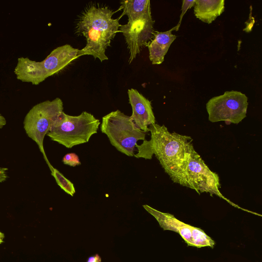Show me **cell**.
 <instances>
[{
  "label": "cell",
  "instance_id": "cell-1",
  "mask_svg": "<svg viewBox=\"0 0 262 262\" xmlns=\"http://www.w3.org/2000/svg\"><path fill=\"white\" fill-rule=\"evenodd\" d=\"M150 139L136 145L137 158L151 159L155 155L172 181L185 186L184 170L188 155L194 148L190 137L170 133L157 123L148 127Z\"/></svg>",
  "mask_w": 262,
  "mask_h": 262
},
{
  "label": "cell",
  "instance_id": "cell-2",
  "mask_svg": "<svg viewBox=\"0 0 262 262\" xmlns=\"http://www.w3.org/2000/svg\"><path fill=\"white\" fill-rule=\"evenodd\" d=\"M115 12L107 7L92 5L81 13L76 26V33L86 40L85 46L77 53V57L92 55L101 62L108 59L105 50L119 32V19H113Z\"/></svg>",
  "mask_w": 262,
  "mask_h": 262
},
{
  "label": "cell",
  "instance_id": "cell-3",
  "mask_svg": "<svg viewBox=\"0 0 262 262\" xmlns=\"http://www.w3.org/2000/svg\"><path fill=\"white\" fill-rule=\"evenodd\" d=\"M78 50L67 44L54 49L41 61L31 60L28 57H19L14 69V73L17 79L38 85L49 77L59 72L77 58Z\"/></svg>",
  "mask_w": 262,
  "mask_h": 262
},
{
  "label": "cell",
  "instance_id": "cell-4",
  "mask_svg": "<svg viewBox=\"0 0 262 262\" xmlns=\"http://www.w3.org/2000/svg\"><path fill=\"white\" fill-rule=\"evenodd\" d=\"M99 119L86 111L78 116L62 112L47 135L53 141L71 148L88 142L97 133Z\"/></svg>",
  "mask_w": 262,
  "mask_h": 262
},
{
  "label": "cell",
  "instance_id": "cell-5",
  "mask_svg": "<svg viewBox=\"0 0 262 262\" xmlns=\"http://www.w3.org/2000/svg\"><path fill=\"white\" fill-rule=\"evenodd\" d=\"M100 129L112 145L129 157L134 156L137 142L145 140L146 134L135 125L130 116L118 110L102 117Z\"/></svg>",
  "mask_w": 262,
  "mask_h": 262
},
{
  "label": "cell",
  "instance_id": "cell-6",
  "mask_svg": "<svg viewBox=\"0 0 262 262\" xmlns=\"http://www.w3.org/2000/svg\"><path fill=\"white\" fill-rule=\"evenodd\" d=\"M63 102L59 98L47 100L33 106L26 114L24 128L28 136L38 145L40 151L51 170L43 147V140L61 114L63 112Z\"/></svg>",
  "mask_w": 262,
  "mask_h": 262
},
{
  "label": "cell",
  "instance_id": "cell-7",
  "mask_svg": "<svg viewBox=\"0 0 262 262\" xmlns=\"http://www.w3.org/2000/svg\"><path fill=\"white\" fill-rule=\"evenodd\" d=\"M248 98L237 91H226L213 97L206 103L208 119L211 122L224 121L227 124H238L246 117Z\"/></svg>",
  "mask_w": 262,
  "mask_h": 262
},
{
  "label": "cell",
  "instance_id": "cell-8",
  "mask_svg": "<svg viewBox=\"0 0 262 262\" xmlns=\"http://www.w3.org/2000/svg\"><path fill=\"white\" fill-rule=\"evenodd\" d=\"M184 181L185 187L194 190L199 194L207 192L211 196L214 194L238 207L222 195L219 189L220 184L218 174L209 168L194 148L190 152L186 163Z\"/></svg>",
  "mask_w": 262,
  "mask_h": 262
},
{
  "label": "cell",
  "instance_id": "cell-9",
  "mask_svg": "<svg viewBox=\"0 0 262 262\" xmlns=\"http://www.w3.org/2000/svg\"><path fill=\"white\" fill-rule=\"evenodd\" d=\"M154 21L151 15L143 17L132 23L120 25L119 31L124 36L130 54V64L140 52L141 48L149 43L154 34Z\"/></svg>",
  "mask_w": 262,
  "mask_h": 262
},
{
  "label": "cell",
  "instance_id": "cell-10",
  "mask_svg": "<svg viewBox=\"0 0 262 262\" xmlns=\"http://www.w3.org/2000/svg\"><path fill=\"white\" fill-rule=\"evenodd\" d=\"M128 96L132 108V120L139 129L148 132L149 126L156 123L151 102L134 89L128 90Z\"/></svg>",
  "mask_w": 262,
  "mask_h": 262
},
{
  "label": "cell",
  "instance_id": "cell-11",
  "mask_svg": "<svg viewBox=\"0 0 262 262\" xmlns=\"http://www.w3.org/2000/svg\"><path fill=\"white\" fill-rule=\"evenodd\" d=\"M143 207L156 219L164 230L171 231L178 233L188 246L193 247L192 236L196 227L179 220L171 214L162 212L147 205H143Z\"/></svg>",
  "mask_w": 262,
  "mask_h": 262
},
{
  "label": "cell",
  "instance_id": "cell-12",
  "mask_svg": "<svg viewBox=\"0 0 262 262\" xmlns=\"http://www.w3.org/2000/svg\"><path fill=\"white\" fill-rule=\"evenodd\" d=\"M176 27L165 32L154 33V39L147 45L149 58L153 64H160L164 60V57L177 36L172 34Z\"/></svg>",
  "mask_w": 262,
  "mask_h": 262
},
{
  "label": "cell",
  "instance_id": "cell-13",
  "mask_svg": "<svg viewBox=\"0 0 262 262\" xmlns=\"http://www.w3.org/2000/svg\"><path fill=\"white\" fill-rule=\"evenodd\" d=\"M194 13L203 22L211 24L224 11V0H195Z\"/></svg>",
  "mask_w": 262,
  "mask_h": 262
},
{
  "label": "cell",
  "instance_id": "cell-14",
  "mask_svg": "<svg viewBox=\"0 0 262 262\" xmlns=\"http://www.w3.org/2000/svg\"><path fill=\"white\" fill-rule=\"evenodd\" d=\"M120 4L119 9H122L123 12L119 19L125 15L128 17L127 23H132L151 15L149 0H124L121 1Z\"/></svg>",
  "mask_w": 262,
  "mask_h": 262
},
{
  "label": "cell",
  "instance_id": "cell-15",
  "mask_svg": "<svg viewBox=\"0 0 262 262\" xmlns=\"http://www.w3.org/2000/svg\"><path fill=\"white\" fill-rule=\"evenodd\" d=\"M50 170L57 185L64 192L73 196L76 192L74 184L54 167H53Z\"/></svg>",
  "mask_w": 262,
  "mask_h": 262
},
{
  "label": "cell",
  "instance_id": "cell-16",
  "mask_svg": "<svg viewBox=\"0 0 262 262\" xmlns=\"http://www.w3.org/2000/svg\"><path fill=\"white\" fill-rule=\"evenodd\" d=\"M62 161L63 164L72 167H75L81 164L79 157L74 152L68 153L65 155Z\"/></svg>",
  "mask_w": 262,
  "mask_h": 262
},
{
  "label": "cell",
  "instance_id": "cell-17",
  "mask_svg": "<svg viewBox=\"0 0 262 262\" xmlns=\"http://www.w3.org/2000/svg\"><path fill=\"white\" fill-rule=\"evenodd\" d=\"M195 0H192V1H187V0H184L182 2V6L181 8V13L180 16V20L178 24V25L175 26L176 27V30L175 31H178L179 29V27L180 26L182 18L186 11L191 8L192 6L194 5L195 4Z\"/></svg>",
  "mask_w": 262,
  "mask_h": 262
},
{
  "label": "cell",
  "instance_id": "cell-18",
  "mask_svg": "<svg viewBox=\"0 0 262 262\" xmlns=\"http://www.w3.org/2000/svg\"><path fill=\"white\" fill-rule=\"evenodd\" d=\"M7 170V168L0 167V183L5 181L8 178Z\"/></svg>",
  "mask_w": 262,
  "mask_h": 262
},
{
  "label": "cell",
  "instance_id": "cell-19",
  "mask_svg": "<svg viewBox=\"0 0 262 262\" xmlns=\"http://www.w3.org/2000/svg\"><path fill=\"white\" fill-rule=\"evenodd\" d=\"M87 262H101V258L98 254H96L94 256L90 257Z\"/></svg>",
  "mask_w": 262,
  "mask_h": 262
},
{
  "label": "cell",
  "instance_id": "cell-20",
  "mask_svg": "<svg viewBox=\"0 0 262 262\" xmlns=\"http://www.w3.org/2000/svg\"><path fill=\"white\" fill-rule=\"evenodd\" d=\"M6 124L5 118L0 114V129L2 128Z\"/></svg>",
  "mask_w": 262,
  "mask_h": 262
},
{
  "label": "cell",
  "instance_id": "cell-21",
  "mask_svg": "<svg viewBox=\"0 0 262 262\" xmlns=\"http://www.w3.org/2000/svg\"><path fill=\"white\" fill-rule=\"evenodd\" d=\"M4 234L0 231V244L4 242Z\"/></svg>",
  "mask_w": 262,
  "mask_h": 262
}]
</instances>
